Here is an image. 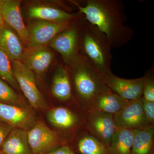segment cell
<instances>
[{"instance_id":"obj_18","label":"cell","mask_w":154,"mask_h":154,"mask_svg":"<svg viewBox=\"0 0 154 154\" xmlns=\"http://www.w3.org/2000/svg\"><path fill=\"white\" fill-rule=\"evenodd\" d=\"M81 13L72 14L57 8L44 6L32 7L28 10V15L31 18L48 22H60L77 18Z\"/></svg>"},{"instance_id":"obj_14","label":"cell","mask_w":154,"mask_h":154,"mask_svg":"<svg viewBox=\"0 0 154 154\" xmlns=\"http://www.w3.org/2000/svg\"><path fill=\"white\" fill-rule=\"evenodd\" d=\"M54 58L53 52L47 46L28 47L21 61L33 73L40 74L46 71Z\"/></svg>"},{"instance_id":"obj_15","label":"cell","mask_w":154,"mask_h":154,"mask_svg":"<svg viewBox=\"0 0 154 154\" xmlns=\"http://www.w3.org/2000/svg\"><path fill=\"white\" fill-rule=\"evenodd\" d=\"M0 48L11 60H22L26 50L17 33L5 23L0 29Z\"/></svg>"},{"instance_id":"obj_2","label":"cell","mask_w":154,"mask_h":154,"mask_svg":"<svg viewBox=\"0 0 154 154\" xmlns=\"http://www.w3.org/2000/svg\"><path fill=\"white\" fill-rule=\"evenodd\" d=\"M66 66L74 99L85 110H89L96 97L110 91L107 85V77L82 54L78 53Z\"/></svg>"},{"instance_id":"obj_12","label":"cell","mask_w":154,"mask_h":154,"mask_svg":"<svg viewBox=\"0 0 154 154\" xmlns=\"http://www.w3.org/2000/svg\"><path fill=\"white\" fill-rule=\"evenodd\" d=\"M107 85L110 91L128 101L141 99L143 77L133 79H122L111 72L107 76Z\"/></svg>"},{"instance_id":"obj_20","label":"cell","mask_w":154,"mask_h":154,"mask_svg":"<svg viewBox=\"0 0 154 154\" xmlns=\"http://www.w3.org/2000/svg\"><path fill=\"white\" fill-rule=\"evenodd\" d=\"M154 125L134 130L130 154H154Z\"/></svg>"},{"instance_id":"obj_27","label":"cell","mask_w":154,"mask_h":154,"mask_svg":"<svg viewBox=\"0 0 154 154\" xmlns=\"http://www.w3.org/2000/svg\"><path fill=\"white\" fill-rule=\"evenodd\" d=\"M13 128H14L11 125L0 120V149L5 140Z\"/></svg>"},{"instance_id":"obj_10","label":"cell","mask_w":154,"mask_h":154,"mask_svg":"<svg viewBox=\"0 0 154 154\" xmlns=\"http://www.w3.org/2000/svg\"><path fill=\"white\" fill-rule=\"evenodd\" d=\"M86 129L108 147L116 130L113 115L95 110H87Z\"/></svg>"},{"instance_id":"obj_28","label":"cell","mask_w":154,"mask_h":154,"mask_svg":"<svg viewBox=\"0 0 154 154\" xmlns=\"http://www.w3.org/2000/svg\"><path fill=\"white\" fill-rule=\"evenodd\" d=\"M45 154H74V153L69 146L63 145Z\"/></svg>"},{"instance_id":"obj_6","label":"cell","mask_w":154,"mask_h":154,"mask_svg":"<svg viewBox=\"0 0 154 154\" xmlns=\"http://www.w3.org/2000/svg\"><path fill=\"white\" fill-rule=\"evenodd\" d=\"M75 19L60 22L36 20L30 22L27 27L28 31V47L47 46L56 36L68 28Z\"/></svg>"},{"instance_id":"obj_16","label":"cell","mask_w":154,"mask_h":154,"mask_svg":"<svg viewBox=\"0 0 154 154\" xmlns=\"http://www.w3.org/2000/svg\"><path fill=\"white\" fill-rule=\"evenodd\" d=\"M53 96L60 102H71L74 100L71 82L66 65L58 66L53 76L51 87Z\"/></svg>"},{"instance_id":"obj_25","label":"cell","mask_w":154,"mask_h":154,"mask_svg":"<svg viewBox=\"0 0 154 154\" xmlns=\"http://www.w3.org/2000/svg\"><path fill=\"white\" fill-rule=\"evenodd\" d=\"M154 67L151 66L143 76L142 98L149 102H154Z\"/></svg>"},{"instance_id":"obj_26","label":"cell","mask_w":154,"mask_h":154,"mask_svg":"<svg viewBox=\"0 0 154 154\" xmlns=\"http://www.w3.org/2000/svg\"><path fill=\"white\" fill-rule=\"evenodd\" d=\"M141 102L146 118L151 124L154 125V102H149L142 98Z\"/></svg>"},{"instance_id":"obj_11","label":"cell","mask_w":154,"mask_h":154,"mask_svg":"<svg viewBox=\"0 0 154 154\" xmlns=\"http://www.w3.org/2000/svg\"><path fill=\"white\" fill-rule=\"evenodd\" d=\"M0 120L13 127L28 131L36 123L32 107L8 105L0 102Z\"/></svg>"},{"instance_id":"obj_7","label":"cell","mask_w":154,"mask_h":154,"mask_svg":"<svg viewBox=\"0 0 154 154\" xmlns=\"http://www.w3.org/2000/svg\"><path fill=\"white\" fill-rule=\"evenodd\" d=\"M28 143L33 154H45L63 144L57 133L42 120H38L28 131Z\"/></svg>"},{"instance_id":"obj_17","label":"cell","mask_w":154,"mask_h":154,"mask_svg":"<svg viewBox=\"0 0 154 154\" xmlns=\"http://www.w3.org/2000/svg\"><path fill=\"white\" fill-rule=\"evenodd\" d=\"M28 131L14 128L4 142L1 149L2 154H33L28 143Z\"/></svg>"},{"instance_id":"obj_13","label":"cell","mask_w":154,"mask_h":154,"mask_svg":"<svg viewBox=\"0 0 154 154\" xmlns=\"http://www.w3.org/2000/svg\"><path fill=\"white\" fill-rule=\"evenodd\" d=\"M0 9L5 23L15 30L23 45L28 46V29L23 21L20 2L16 0H2Z\"/></svg>"},{"instance_id":"obj_30","label":"cell","mask_w":154,"mask_h":154,"mask_svg":"<svg viewBox=\"0 0 154 154\" xmlns=\"http://www.w3.org/2000/svg\"><path fill=\"white\" fill-rule=\"evenodd\" d=\"M2 0H0V5H1V3H2Z\"/></svg>"},{"instance_id":"obj_22","label":"cell","mask_w":154,"mask_h":154,"mask_svg":"<svg viewBox=\"0 0 154 154\" xmlns=\"http://www.w3.org/2000/svg\"><path fill=\"white\" fill-rule=\"evenodd\" d=\"M77 147L81 154H110L108 148L91 134L86 128L80 134Z\"/></svg>"},{"instance_id":"obj_1","label":"cell","mask_w":154,"mask_h":154,"mask_svg":"<svg viewBox=\"0 0 154 154\" xmlns=\"http://www.w3.org/2000/svg\"><path fill=\"white\" fill-rule=\"evenodd\" d=\"M73 3L87 21L105 34L112 48H120L132 39L134 32L126 24L128 17L121 0H87L84 5Z\"/></svg>"},{"instance_id":"obj_21","label":"cell","mask_w":154,"mask_h":154,"mask_svg":"<svg viewBox=\"0 0 154 154\" xmlns=\"http://www.w3.org/2000/svg\"><path fill=\"white\" fill-rule=\"evenodd\" d=\"M134 134V130L116 131L107 147L110 154H130Z\"/></svg>"},{"instance_id":"obj_19","label":"cell","mask_w":154,"mask_h":154,"mask_svg":"<svg viewBox=\"0 0 154 154\" xmlns=\"http://www.w3.org/2000/svg\"><path fill=\"white\" fill-rule=\"evenodd\" d=\"M129 101L110 91L96 97L89 110H98L114 115L126 106Z\"/></svg>"},{"instance_id":"obj_31","label":"cell","mask_w":154,"mask_h":154,"mask_svg":"<svg viewBox=\"0 0 154 154\" xmlns=\"http://www.w3.org/2000/svg\"><path fill=\"white\" fill-rule=\"evenodd\" d=\"M0 154H2L0 153Z\"/></svg>"},{"instance_id":"obj_4","label":"cell","mask_w":154,"mask_h":154,"mask_svg":"<svg viewBox=\"0 0 154 154\" xmlns=\"http://www.w3.org/2000/svg\"><path fill=\"white\" fill-rule=\"evenodd\" d=\"M86 19L81 13L68 28L57 35L49 43L50 47L61 56L66 66L74 59L79 53L80 35Z\"/></svg>"},{"instance_id":"obj_29","label":"cell","mask_w":154,"mask_h":154,"mask_svg":"<svg viewBox=\"0 0 154 154\" xmlns=\"http://www.w3.org/2000/svg\"><path fill=\"white\" fill-rule=\"evenodd\" d=\"M5 24V21H4V19H3L2 12H1V9H0V29Z\"/></svg>"},{"instance_id":"obj_24","label":"cell","mask_w":154,"mask_h":154,"mask_svg":"<svg viewBox=\"0 0 154 154\" xmlns=\"http://www.w3.org/2000/svg\"><path fill=\"white\" fill-rule=\"evenodd\" d=\"M0 78L14 88L19 90V85L13 73L11 59L1 48H0Z\"/></svg>"},{"instance_id":"obj_3","label":"cell","mask_w":154,"mask_h":154,"mask_svg":"<svg viewBox=\"0 0 154 154\" xmlns=\"http://www.w3.org/2000/svg\"><path fill=\"white\" fill-rule=\"evenodd\" d=\"M112 48L105 34L86 20L80 35L79 53L106 77L112 72Z\"/></svg>"},{"instance_id":"obj_23","label":"cell","mask_w":154,"mask_h":154,"mask_svg":"<svg viewBox=\"0 0 154 154\" xmlns=\"http://www.w3.org/2000/svg\"><path fill=\"white\" fill-rule=\"evenodd\" d=\"M0 102L20 106H28L24 99L0 78Z\"/></svg>"},{"instance_id":"obj_8","label":"cell","mask_w":154,"mask_h":154,"mask_svg":"<svg viewBox=\"0 0 154 154\" xmlns=\"http://www.w3.org/2000/svg\"><path fill=\"white\" fill-rule=\"evenodd\" d=\"M87 110L81 108L75 111L64 106L54 107L48 111V119L56 128L65 132L73 133L77 130L85 129Z\"/></svg>"},{"instance_id":"obj_5","label":"cell","mask_w":154,"mask_h":154,"mask_svg":"<svg viewBox=\"0 0 154 154\" xmlns=\"http://www.w3.org/2000/svg\"><path fill=\"white\" fill-rule=\"evenodd\" d=\"M11 63L14 76L31 107L37 110L48 109L47 103L36 85L34 73L21 61L11 60Z\"/></svg>"},{"instance_id":"obj_9","label":"cell","mask_w":154,"mask_h":154,"mask_svg":"<svg viewBox=\"0 0 154 154\" xmlns=\"http://www.w3.org/2000/svg\"><path fill=\"white\" fill-rule=\"evenodd\" d=\"M113 119L116 130L142 129L154 125L146 118L141 99L129 101L126 106L113 115Z\"/></svg>"}]
</instances>
